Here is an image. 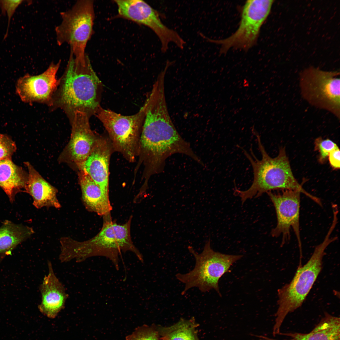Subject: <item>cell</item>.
I'll return each instance as SVG.
<instances>
[{"instance_id":"6da1fadb","label":"cell","mask_w":340,"mask_h":340,"mask_svg":"<svg viewBox=\"0 0 340 340\" xmlns=\"http://www.w3.org/2000/svg\"><path fill=\"white\" fill-rule=\"evenodd\" d=\"M176 153L185 154L203 166L190 144L178 132L167 106L151 107L145 113L139 141V156L145 167L144 184L147 185L151 176L163 172L166 160Z\"/></svg>"},{"instance_id":"7a4b0ae2","label":"cell","mask_w":340,"mask_h":340,"mask_svg":"<svg viewBox=\"0 0 340 340\" xmlns=\"http://www.w3.org/2000/svg\"><path fill=\"white\" fill-rule=\"evenodd\" d=\"M55 93L51 110L60 108L69 121L77 112L89 118L95 115L101 106L102 85L88 56L84 61L75 60L70 53L65 70Z\"/></svg>"},{"instance_id":"3957f363","label":"cell","mask_w":340,"mask_h":340,"mask_svg":"<svg viewBox=\"0 0 340 340\" xmlns=\"http://www.w3.org/2000/svg\"><path fill=\"white\" fill-rule=\"evenodd\" d=\"M103 224L99 232L92 238L83 241L69 237L60 240V252L59 259L61 262L72 259L82 262L95 256L109 258L117 270L119 269V256L122 252L133 253L142 263L143 256L133 244L131 235V216L125 223L119 224L112 220L111 213L103 216Z\"/></svg>"},{"instance_id":"277c9868","label":"cell","mask_w":340,"mask_h":340,"mask_svg":"<svg viewBox=\"0 0 340 340\" xmlns=\"http://www.w3.org/2000/svg\"><path fill=\"white\" fill-rule=\"evenodd\" d=\"M262 158L258 160L251 150V155L244 149V153L252 167L253 179L247 190H241L235 187L234 194L239 196L242 203L247 200L256 198L264 193L277 189L300 191L316 203L319 199L306 191L294 177L285 147L279 149L278 156L272 158L266 152L259 135L254 132Z\"/></svg>"},{"instance_id":"5b68a950","label":"cell","mask_w":340,"mask_h":340,"mask_svg":"<svg viewBox=\"0 0 340 340\" xmlns=\"http://www.w3.org/2000/svg\"><path fill=\"white\" fill-rule=\"evenodd\" d=\"M333 230L329 229L323 241L315 247L308 262L299 267L291 281L278 290V308L275 314L273 334L280 333L281 326L286 316L300 307L309 292L322 266V259L327 247L337 237H331Z\"/></svg>"},{"instance_id":"8992f818","label":"cell","mask_w":340,"mask_h":340,"mask_svg":"<svg viewBox=\"0 0 340 340\" xmlns=\"http://www.w3.org/2000/svg\"><path fill=\"white\" fill-rule=\"evenodd\" d=\"M188 248L195 258L194 269L186 274L177 273V279L185 285L181 292L184 295L189 289L197 288L201 292L215 290L221 296L218 286L220 278L229 269L233 264L240 259L241 255L223 254L214 251L211 247L210 240L206 242L202 252L198 253L191 246Z\"/></svg>"},{"instance_id":"52a82bcc","label":"cell","mask_w":340,"mask_h":340,"mask_svg":"<svg viewBox=\"0 0 340 340\" xmlns=\"http://www.w3.org/2000/svg\"><path fill=\"white\" fill-rule=\"evenodd\" d=\"M61 21L56 27L58 44L66 43L71 52L77 60L83 61L85 49L93 33L94 18L93 0H79L70 9L60 13Z\"/></svg>"},{"instance_id":"ba28073f","label":"cell","mask_w":340,"mask_h":340,"mask_svg":"<svg viewBox=\"0 0 340 340\" xmlns=\"http://www.w3.org/2000/svg\"><path fill=\"white\" fill-rule=\"evenodd\" d=\"M145 110L144 105L136 114L124 116L100 106L95 115L107 132L113 148L130 162L139 156Z\"/></svg>"},{"instance_id":"9c48e42d","label":"cell","mask_w":340,"mask_h":340,"mask_svg":"<svg viewBox=\"0 0 340 340\" xmlns=\"http://www.w3.org/2000/svg\"><path fill=\"white\" fill-rule=\"evenodd\" d=\"M340 73L310 67L300 74L299 84L303 98L311 105L340 116Z\"/></svg>"},{"instance_id":"30bf717a","label":"cell","mask_w":340,"mask_h":340,"mask_svg":"<svg viewBox=\"0 0 340 340\" xmlns=\"http://www.w3.org/2000/svg\"><path fill=\"white\" fill-rule=\"evenodd\" d=\"M274 1H246L241 8L239 26L234 33L224 39H206L220 45L221 53H225L232 48L248 50L257 43L260 29L270 13Z\"/></svg>"},{"instance_id":"8fae6325","label":"cell","mask_w":340,"mask_h":340,"mask_svg":"<svg viewBox=\"0 0 340 340\" xmlns=\"http://www.w3.org/2000/svg\"><path fill=\"white\" fill-rule=\"evenodd\" d=\"M115 2L119 16L145 25L155 33L161 41L162 52L167 51L171 42L181 49L184 48L185 43L183 39L177 32L164 25L157 11L146 3L139 0Z\"/></svg>"},{"instance_id":"7c38bea8","label":"cell","mask_w":340,"mask_h":340,"mask_svg":"<svg viewBox=\"0 0 340 340\" xmlns=\"http://www.w3.org/2000/svg\"><path fill=\"white\" fill-rule=\"evenodd\" d=\"M275 207L277 218L275 227L272 230L273 237L282 236L281 246L290 239V230L292 228L297 237L300 248L301 247L299 215L301 192L293 190H283L276 193H267Z\"/></svg>"},{"instance_id":"4fadbf2b","label":"cell","mask_w":340,"mask_h":340,"mask_svg":"<svg viewBox=\"0 0 340 340\" xmlns=\"http://www.w3.org/2000/svg\"><path fill=\"white\" fill-rule=\"evenodd\" d=\"M89 118L82 112L75 114L70 121L71 126L70 140L59 158L60 162L74 165L79 170L83 168L98 138L91 128Z\"/></svg>"},{"instance_id":"5bb4252c","label":"cell","mask_w":340,"mask_h":340,"mask_svg":"<svg viewBox=\"0 0 340 340\" xmlns=\"http://www.w3.org/2000/svg\"><path fill=\"white\" fill-rule=\"evenodd\" d=\"M61 63L52 62L42 73L37 75L27 74L18 81L16 91L22 101L37 102L50 107L60 83L56 74Z\"/></svg>"},{"instance_id":"9a60e30c","label":"cell","mask_w":340,"mask_h":340,"mask_svg":"<svg viewBox=\"0 0 340 340\" xmlns=\"http://www.w3.org/2000/svg\"><path fill=\"white\" fill-rule=\"evenodd\" d=\"M112 148L111 143L103 137H98L94 146L84 165L87 172L109 197V165Z\"/></svg>"},{"instance_id":"2e32d148","label":"cell","mask_w":340,"mask_h":340,"mask_svg":"<svg viewBox=\"0 0 340 340\" xmlns=\"http://www.w3.org/2000/svg\"><path fill=\"white\" fill-rule=\"evenodd\" d=\"M48 273L43 278L39 290L41 301L38 308L40 312L54 318L64 307L68 294L64 286L55 275L51 262L48 261Z\"/></svg>"},{"instance_id":"e0dca14e","label":"cell","mask_w":340,"mask_h":340,"mask_svg":"<svg viewBox=\"0 0 340 340\" xmlns=\"http://www.w3.org/2000/svg\"><path fill=\"white\" fill-rule=\"evenodd\" d=\"M24 164L28 170V178L24 191L33 200V205L37 208L61 207L57 196V190L47 182L29 162Z\"/></svg>"},{"instance_id":"ac0fdd59","label":"cell","mask_w":340,"mask_h":340,"mask_svg":"<svg viewBox=\"0 0 340 340\" xmlns=\"http://www.w3.org/2000/svg\"><path fill=\"white\" fill-rule=\"evenodd\" d=\"M78 175L82 200L86 209L102 216L111 213L112 207L109 197L104 193L85 169L79 170Z\"/></svg>"},{"instance_id":"d6986e66","label":"cell","mask_w":340,"mask_h":340,"mask_svg":"<svg viewBox=\"0 0 340 340\" xmlns=\"http://www.w3.org/2000/svg\"><path fill=\"white\" fill-rule=\"evenodd\" d=\"M28 173L12 159L0 160V187L13 202L15 195L24 191Z\"/></svg>"},{"instance_id":"ffe728a7","label":"cell","mask_w":340,"mask_h":340,"mask_svg":"<svg viewBox=\"0 0 340 340\" xmlns=\"http://www.w3.org/2000/svg\"><path fill=\"white\" fill-rule=\"evenodd\" d=\"M290 339L283 340H340V320L339 317L325 313L320 322L308 333H281ZM261 340H279L259 336Z\"/></svg>"},{"instance_id":"44dd1931","label":"cell","mask_w":340,"mask_h":340,"mask_svg":"<svg viewBox=\"0 0 340 340\" xmlns=\"http://www.w3.org/2000/svg\"><path fill=\"white\" fill-rule=\"evenodd\" d=\"M34 233L33 229L7 220L0 227V256L9 254L19 244Z\"/></svg>"},{"instance_id":"7402d4cb","label":"cell","mask_w":340,"mask_h":340,"mask_svg":"<svg viewBox=\"0 0 340 340\" xmlns=\"http://www.w3.org/2000/svg\"><path fill=\"white\" fill-rule=\"evenodd\" d=\"M196 325L191 320H181L171 326L158 327L160 340H197Z\"/></svg>"},{"instance_id":"603a6c76","label":"cell","mask_w":340,"mask_h":340,"mask_svg":"<svg viewBox=\"0 0 340 340\" xmlns=\"http://www.w3.org/2000/svg\"><path fill=\"white\" fill-rule=\"evenodd\" d=\"M126 340H160L158 328L153 325L139 326L126 336Z\"/></svg>"},{"instance_id":"cb8c5ba5","label":"cell","mask_w":340,"mask_h":340,"mask_svg":"<svg viewBox=\"0 0 340 340\" xmlns=\"http://www.w3.org/2000/svg\"><path fill=\"white\" fill-rule=\"evenodd\" d=\"M314 150L319 153L318 161L321 164L325 163L328 159L330 152L338 147L333 141L327 139H323L321 137L316 138L314 142Z\"/></svg>"},{"instance_id":"d4e9b609","label":"cell","mask_w":340,"mask_h":340,"mask_svg":"<svg viewBox=\"0 0 340 340\" xmlns=\"http://www.w3.org/2000/svg\"><path fill=\"white\" fill-rule=\"evenodd\" d=\"M16 149L15 142L10 137L0 133V160L11 159Z\"/></svg>"},{"instance_id":"484cf974","label":"cell","mask_w":340,"mask_h":340,"mask_svg":"<svg viewBox=\"0 0 340 340\" xmlns=\"http://www.w3.org/2000/svg\"><path fill=\"white\" fill-rule=\"evenodd\" d=\"M21 0H0V8L3 14H7L8 17V24L6 33L4 35V39L8 36L10 20L16 8L23 2Z\"/></svg>"},{"instance_id":"4316f807","label":"cell","mask_w":340,"mask_h":340,"mask_svg":"<svg viewBox=\"0 0 340 340\" xmlns=\"http://www.w3.org/2000/svg\"><path fill=\"white\" fill-rule=\"evenodd\" d=\"M328 159L332 169H339L340 167V150L339 147L332 150L329 153Z\"/></svg>"}]
</instances>
